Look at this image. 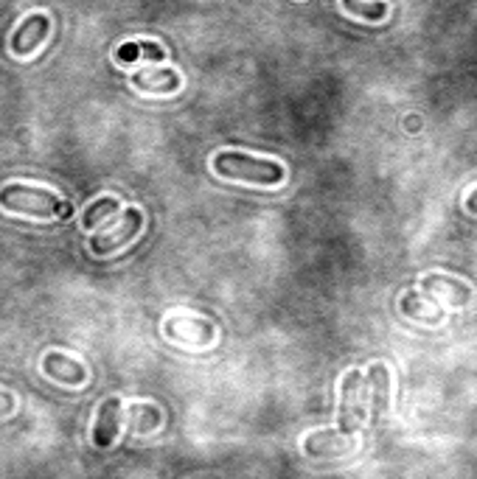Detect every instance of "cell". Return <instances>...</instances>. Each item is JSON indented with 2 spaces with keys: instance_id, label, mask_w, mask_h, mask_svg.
Wrapping results in <instances>:
<instances>
[{
  "instance_id": "7",
  "label": "cell",
  "mask_w": 477,
  "mask_h": 479,
  "mask_svg": "<svg viewBox=\"0 0 477 479\" xmlns=\"http://www.w3.org/2000/svg\"><path fill=\"white\" fill-rule=\"evenodd\" d=\"M368 385L373 387V393H371V409H368V426L373 429L382 421V412H385L388 398H391V376H388V367L385 365H373L371 373H368Z\"/></svg>"
},
{
  "instance_id": "5",
  "label": "cell",
  "mask_w": 477,
  "mask_h": 479,
  "mask_svg": "<svg viewBox=\"0 0 477 479\" xmlns=\"http://www.w3.org/2000/svg\"><path fill=\"white\" fill-rule=\"evenodd\" d=\"M360 385H363V373L352 370L343 378V393H340V412H337V421H340V432L343 435H354L360 426L357 418V396H360Z\"/></svg>"
},
{
  "instance_id": "13",
  "label": "cell",
  "mask_w": 477,
  "mask_h": 479,
  "mask_svg": "<svg viewBox=\"0 0 477 479\" xmlns=\"http://www.w3.org/2000/svg\"><path fill=\"white\" fill-rule=\"evenodd\" d=\"M466 210H469V213H477V188L466 197Z\"/></svg>"
},
{
  "instance_id": "12",
  "label": "cell",
  "mask_w": 477,
  "mask_h": 479,
  "mask_svg": "<svg viewBox=\"0 0 477 479\" xmlns=\"http://www.w3.org/2000/svg\"><path fill=\"white\" fill-rule=\"evenodd\" d=\"M138 45H141V59H154V62L166 59L161 45H154V43H138Z\"/></svg>"
},
{
  "instance_id": "2",
  "label": "cell",
  "mask_w": 477,
  "mask_h": 479,
  "mask_svg": "<svg viewBox=\"0 0 477 479\" xmlns=\"http://www.w3.org/2000/svg\"><path fill=\"white\" fill-rule=\"evenodd\" d=\"M214 169L222 177L259 182V185H267V188L283 182V166H278L275 160H259V157L239 154V152H219L214 157Z\"/></svg>"
},
{
  "instance_id": "10",
  "label": "cell",
  "mask_w": 477,
  "mask_h": 479,
  "mask_svg": "<svg viewBox=\"0 0 477 479\" xmlns=\"http://www.w3.org/2000/svg\"><path fill=\"white\" fill-rule=\"evenodd\" d=\"M118 200H113V197H104V200H95L93 205H87V210H84V219H82V228L84 230H93L95 225H99V219H104V216H113V213H118Z\"/></svg>"
},
{
  "instance_id": "8",
  "label": "cell",
  "mask_w": 477,
  "mask_h": 479,
  "mask_svg": "<svg viewBox=\"0 0 477 479\" xmlns=\"http://www.w3.org/2000/svg\"><path fill=\"white\" fill-rule=\"evenodd\" d=\"M133 84L144 93H174L180 87V76L172 68L164 71H141L133 76Z\"/></svg>"
},
{
  "instance_id": "6",
  "label": "cell",
  "mask_w": 477,
  "mask_h": 479,
  "mask_svg": "<svg viewBox=\"0 0 477 479\" xmlns=\"http://www.w3.org/2000/svg\"><path fill=\"white\" fill-rule=\"evenodd\" d=\"M118 418H121V401L118 398H107L99 406V415H95V426H93V443L99 449H110L118 435Z\"/></svg>"
},
{
  "instance_id": "3",
  "label": "cell",
  "mask_w": 477,
  "mask_h": 479,
  "mask_svg": "<svg viewBox=\"0 0 477 479\" xmlns=\"http://www.w3.org/2000/svg\"><path fill=\"white\" fill-rule=\"evenodd\" d=\"M141 225H144V216H141V210L130 208V210L124 213L121 225H118V228H115L110 236L93 233V239H90V247H93V252H95V255H110L113 249L124 247L126 241H133V239H135V233L141 230Z\"/></svg>"
},
{
  "instance_id": "1",
  "label": "cell",
  "mask_w": 477,
  "mask_h": 479,
  "mask_svg": "<svg viewBox=\"0 0 477 479\" xmlns=\"http://www.w3.org/2000/svg\"><path fill=\"white\" fill-rule=\"evenodd\" d=\"M0 205L12 213L23 216H37V219H68L74 213V205L68 200H62L59 194L48 188H35V185H23V182H9L0 191Z\"/></svg>"
},
{
  "instance_id": "11",
  "label": "cell",
  "mask_w": 477,
  "mask_h": 479,
  "mask_svg": "<svg viewBox=\"0 0 477 479\" xmlns=\"http://www.w3.org/2000/svg\"><path fill=\"white\" fill-rule=\"evenodd\" d=\"M343 6L365 20H385L388 15V6L382 4V0H343Z\"/></svg>"
},
{
  "instance_id": "9",
  "label": "cell",
  "mask_w": 477,
  "mask_h": 479,
  "mask_svg": "<svg viewBox=\"0 0 477 479\" xmlns=\"http://www.w3.org/2000/svg\"><path fill=\"white\" fill-rule=\"evenodd\" d=\"M45 373L56 381H62V385H82L84 381V367L74 359H65L59 354H48L45 362H43Z\"/></svg>"
},
{
  "instance_id": "4",
  "label": "cell",
  "mask_w": 477,
  "mask_h": 479,
  "mask_svg": "<svg viewBox=\"0 0 477 479\" xmlns=\"http://www.w3.org/2000/svg\"><path fill=\"white\" fill-rule=\"evenodd\" d=\"M48 31H51V20L45 15H31L25 17L17 31H15V37H12V51L17 56H28L31 51H37L45 40H48Z\"/></svg>"
}]
</instances>
